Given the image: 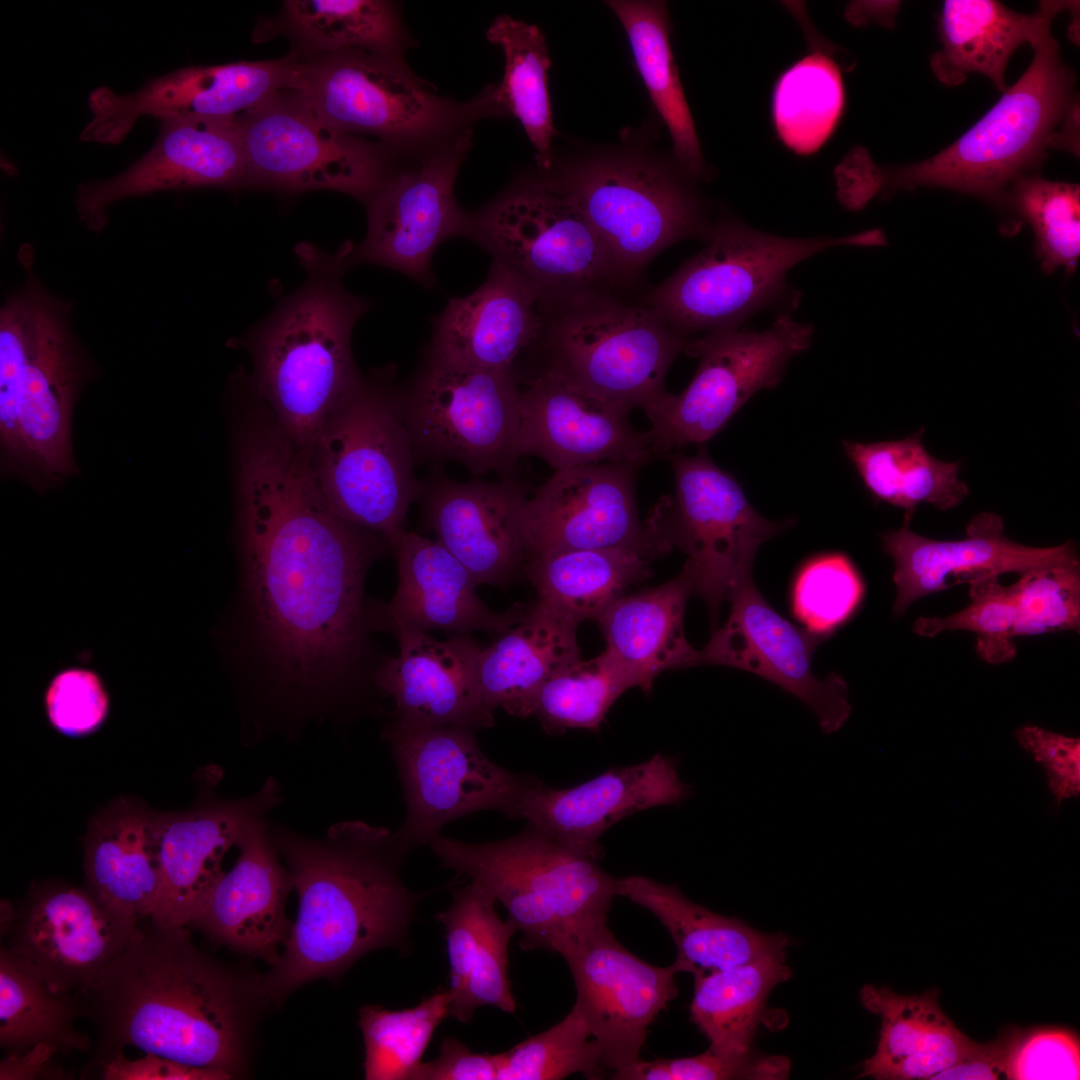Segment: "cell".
I'll use <instances>...</instances> for the list:
<instances>
[{"label": "cell", "mask_w": 1080, "mask_h": 1080, "mask_svg": "<svg viewBox=\"0 0 1080 1080\" xmlns=\"http://www.w3.org/2000/svg\"><path fill=\"white\" fill-rule=\"evenodd\" d=\"M429 346L459 363L515 369L517 357L543 331L539 295L518 274L494 260L485 282L467 296L450 299L432 320Z\"/></svg>", "instance_id": "obj_34"}, {"label": "cell", "mask_w": 1080, "mask_h": 1080, "mask_svg": "<svg viewBox=\"0 0 1080 1080\" xmlns=\"http://www.w3.org/2000/svg\"><path fill=\"white\" fill-rule=\"evenodd\" d=\"M630 688L622 669L604 650L550 677L539 692L533 716L549 734L569 729L595 731L613 703Z\"/></svg>", "instance_id": "obj_51"}, {"label": "cell", "mask_w": 1080, "mask_h": 1080, "mask_svg": "<svg viewBox=\"0 0 1080 1080\" xmlns=\"http://www.w3.org/2000/svg\"><path fill=\"white\" fill-rule=\"evenodd\" d=\"M1013 586L1016 598L1015 638L1079 630V561L1026 571L1020 574Z\"/></svg>", "instance_id": "obj_55"}, {"label": "cell", "mask_w": 1080, "mask_h": 1080, "mask_svg": "<svg viewBox=\"0 0 1080 1080\" xmlns=\"http://www.w3.org/2000/svg\"><path fill=\"white\" fill-rule=\"evenodd\" d=\"M1000 204L1033 229L1043 271L1075 270L1080 255L1079 185L1023 175L1008 187Z\"/></svg>", "instance_id": "obj_52"}, {"label": "cell", "mask_w": 1080, "mask_h": 1080, "mask_svg": "<svg viewBox=\"0 0 1080 1080\" xmlns=\"http://www.w3.org/2000/svg\"><path fill=\"white\" fill-rule=\"evenodd\" d=\"M1031 47L1033 59L1023 75L952 144L918 163L885 169L874 165V196L941 187L1000 204L1016 179L1043 162L1056 128L1078 107L1075 74L1062 61L1051 30Z\"/></svg>", "instance_id": "obj_7"}, {"label": "cell", "mask_w": 1080, "mask_h": 1080, "mask_svg": "<svg viewBox=\"0 0 1080 1080\" xmlns=\"http://www.w3.org/2000/svg\"><path fill=\"white\" fill-rule=\"evenodd\" d=\"M354 243L334 252L310 242L295 246L306 272L301 286L229 345L243 348L252 371L242 381L282 429L310 449L329 413L360 382L351 337L371 302L346 290Z\"/></svg>", "instance_id": "obj_4"}, {"label": "cell", "mask_w": 1080, "mask_h": 1080, "mask_svg": "<svg viewBox=\"0 0 1080 1080\" xmlns=\"http://www.w3.org/2000/svg\"><path fill=\"white\" fill-rule=\"evenodd\" d=\"M789 1072L790 1061L783 1056H760L752 1051L723 1054L709 1048L691 1057L638 1059L609 1076L614 1080H781Z\"/></svg>", "instance_id": "obj_57"}, {"label": "cell", "mask_w": 1080, "mask_h": 1080, "mask_svg": "<svg viewBox=\"0 0 1080 1080\" xmlns=\"http://www.w3.org/2000/svg\"><path fill=\"white\" fill-rule=\"evenodd\" d=\"M53 990L36 969L7 946L0 950V1044L19 1054L41 1044L59 1051L88 1048L75 1026L76 1003Z\"/></svg>", "instance_id": "obj_46"}, {"label": "cell", "mask_w": 1080, "mask_h": 1080, "mask_svg": "<svg viewBox=\"0 0 1080 1080\" xmlns=\"http://www.w3.org/2000/svg\"><path fill=\"white\" fill-rule=\"evenodd\" d=\"M52 727L69 737H83L106 721L110 702L100 675L89 668L71 666L57 672L44 696Z\"/></svg>", "instance_id": "obj_59"}, {"label": "cell", "mask_w": 1080, "mask_h": 1080, "mask_svg": "<svg viewBox=\"0 0 1080 1080\" xmlns=\"http://www.w3.org/2000/svg\"><path fill=\"white\" fill-rule=\"evenodd\" d=\"M617 896L649 910L667 929L677 949V972L694 977L785 952L783 933L752 929L735 917L717 914L688 899L675 884L642 875L618 878Z\"/></svg>", "instance_id": "obj_38"}, {"label": "cell", "mask_w": 1080, "mask_h": 1080, "mask_svg": "<svg viewBox=\"0 0 1080 1080\" xmlns=\"http://www.w3.org/2000/svg\"><path fill=\"white\" fill-rule=\"evenodd\" d=\"M845 104L840 68L830 56L809 54L777 79L772 121L779 139L798 155L819 150L839 124Z\"/></svg>", "instance_id": "obj_48"}, {"label": "cell", "mask_w": 1080, "mask_h": 1080, "mask_svg": "<svg viewBox=\"0 0 1080 1080\" xmlns=\"http://www.w3.org/2000/svg\"><path fill=\"white\" fill-rule=\"evenodd\" d=\"M706 246L654 288L647 305L686 344L740 329L742 323L797 293L787 280L792 267L824 250L885 244L880 230L842 237L776 236L734 218L711 224Z\"/></svg>", "instance_id": "obj_8"}, {"label": "cell", "mask_w": 1080, "mask_h": 1080, "mask_svg": "<svg viewBox=\"0 0 1080 1080\" xmlns=\"http://www.w3.org/2000/svg\"><path fill=\"white\" fill-rule=\"evenodd\" d=\"M520 397L515 369L474 367L430 348L399 391L415 455L452 460L475 475L509 471L521 456Z\"/></svg>", "instance_id": "obj_12"}, {"label": "cell", "mask_w": 1080, "mask_h": 1080, "mask_svg": "<svg viewBox=\"0 0 1080 1080\" xmlns=\"http://www.w3.org/2000/svg\"><path fill=\"white\" fill-rule=\"evenodd\" d=\"M607 5L625 29L637 70L670 133L676 160L692 179L709 176L670 45L662 1L613 0Z\"/></svg>", "instance_id": "obj_42"}, {"label": "cell", "mask_w": 1080, "mask_h": 1080, "mask_svg": "<svg viewBox=\"0 0 1080 1080\" xmlns=\"http://www.w3.org/2000/svg\"><path fill=\"white\" fill-rule=\"evenodd\" d=\"M813 335L812 325L781 312L762 331L738 329L687 343L684 352L700 358L693 379L680 394L666 392L644 409L656 457L717 435L755 393L779 384Z\"/></svg>", "instance_id": "obj_15"}, {"label": "cell", "mask_w": 1080, "mask_h": 1080, "mask_svg": "<svg viewBox=\"0 0 1080 1080\" xmlns=\"http://www.w3.org/2000/svg\"><path fill=\"white\" fill-rule=\"evenodd\" d=\"M1019 745L1040 763L1046 773L1051 793L1060 805L1080 792V740L1026 725L1018 728Z\"/></svg>", "instance_id": "obj_60"}, {"label": "cell", "mask_w": 1080, "mask_h": 1080, "mask_svg": "<svg viewBox=\"0 0 1080 1080\" xmlns=\"http://www.w3.org/2000/svg\"><path fill=\"white\" fill-rule=\"evenodd\" d=\"M863 595L861 578L842 553H827L807 561L793 590V611L805 628L828 634L856 609Z\"/></svg>", "instance_id": "obj_56"}, {"label": "cell", "mask_w": 1080, "mask_h": 1080, "mask_svg": "<svg viewBox=\"0 0 1080 1080\" xmlns=\"http://www.w3.org/2000/svg\"><path fill=\"white\" fill-rule=\"evenodd\" d=\"M554 180L596 233L617 281L680 240L705 239L711 226L688 182L645 158L594 159Z\"/></svg>", "instance_id": "obj_14"}, {"label": "cell", "mask_w": 1080, "mask_h": 1080, "mask_svg": "<svg viewBox=\"0 0 1080 1080\" xmlns=\"http://www.w3.org/2000/svg\"><path fill=\"white\" fill-rule=\"evenodd\" d=\"M648 561L626 548L571 549L529 555L524 567L537 600L581 623L648 578Z\"/></svg>", "instance_id": "obj_43"}, {"label": "cell", "mask_w": 1080, "mask_h": 1080, "mask_svg": "<svg viewBox=\"0 0 1080 1080\" xmlns=\"http://www.w3.org/2000/svg\"><path fill=\"white\" fill-rule=\"evenodd\" d=\"M67 302L35 278L0 313V465L38 494L79 473L73 412L96 366L76 340Z\"/></svg>", "instance_id": "obj_5"}, {"label": "cell", "mask_w": 1080, "mask_h": 1080, "mask_svg": "<svg viewBox=\"0 0 1080 1080\" xmlns=\"http://www.w3.org/2000/svg\"><path fill=\"white\" fill-rule=\"evenodd\" d=\"M883 550L895 564L897 588L893 614L901 616L919 598L988 576L1026 571L1079 561L1075 544L1036 548L1016 543L1004 534L1003 519L994 513L975 516L966 537L937 541L914 533L909 523L881 536Z\"/></svg>", "instance_id": "obj_30"}, {"label": "cell", "mask_w": 1080, "mask_h": 1080, "mask_svg": "<svg viewBox=\"0 0 1080 1080\" xmlns=\"http://www.w3.org/2000/svg\"><path fill=\"white\" fill-rule=\"evenodd\" d=\"M397 561L398 587L390 602L367 601L371 631L392 627L452 635L483 631L500 635L521 616L519 605L498 613L478 597V584L466 567L436 540L414 532L404 533L392 546Z\"/></svg>", "instance_id": "obj_31"}, {"label": "cell", "mask_w": 1080, "mask_h": 1080, "mask_svg": "<svg viewBox=\"0 0 1080 1080\" xmlns=\"http://www.w3.org/2000/svg\"><path fill=\"white\" fill-rule=\"evenodd\" d=\"M495 902L471 881L456 890L451 905L436 915L446 932L449 1016L463 1023L482 1006L506 1013L516 1009L508 978V945L518 931L508 918L499 917Z\"/></svg>", "instance_id": "obj_37"}, {"label": "cell", "mask_w": 1080, "mask_h": 1080, "mask_svg": "<svg viewBox=\"0 0 1080 1080\" xmlns=\"http://www.w3.org/2000/svg\"><path fill=\"white\" fill-rule=\"evenodd\" d=\"M81 994L110 1056L130 1046L231 1078L243 1066L244 987L196 948L186 927L139 923Z\"/></svg>", "instance_id": "obj_3"}, {"label": "cell", "mask_w": 1080, "mask_h": 1080, "mask_svg": "<svg viewBox=\"0 0 1080 1080\" xmlns=\"http://www.w3.org/2000/svg\"><path fill=\"white\" fill-rule=\"evenodd\" d=\"M574 979L575 1006L595 1041L603 1069L640 1059L648 1028L678 995L677 972L651 965L622 946L608 927L562 956Z\"/></svg>", "instance_id": "obj_23"}, {"label": "cell", "mask_w": 1080, "mask_h": 1080, "mask_svg": "<svg viewBox=\"0 0 1080 1080\" xmlns=\"http://www.w3.org/2000/svg\"><path fill=\"white\" fill-rule=\"evenodd\" d=\"M270 777L253 795L224 800L206 795L191 808L159 813V889L151 919L187 927L225 873L222 862L247 831L280 802Z\"/></svg>", "instance_id": "obj_26"}, {"label": "cell", "mask_w": 1080, "mask_h": 1080, "mask_svg": "<svg viewBox=\"0 0 1080 1080\" xmlns=\"http://www.w3.org/2000/svg\"><path fill=\"white\" fill-rule=\"evenodd\" d=\"M247 185V165L236 120L162 121L154 145L122 173L79 184L80 220L100 231L108 208L122 199L158 191Z\"/></svg>", "instance_id": "obj_27"}, {"label": "cell", "mask_w": 1080, "mask_h": 1080, "mask_svg": "<svg viewBox=\"0 0 1080 1080\" xmlns=\"http://www.w3.org/2000/svg\"><path fill=\"white\" fill-rule=\"evenodd\" d=\"M466 237L525 280L542 304L617 281L596 233L554 179L511 188L469 216Z\"/></svg>", "instance_id": "obj_13"}, {"label": "cell", "mask_w": 1080, "mask_h": 1080, "mask_svg": "<svg viewBox=\"0 0 1080 1080\" xmlns=\"http://www.w3.org/2000/svg\"><path fill=\"white\" fill-rule=\"evenodd\" d=\"M1070 3L1042 1L1037 11L1023 14L995 0L944 1L938 21L942 46L930 60L934 75L957 86L969 73H981L1004 93L1006 67L1015 50L1037 42Z\"/></svg>", "instance_id": "obj_40"}, {"label": "cell", "mask_w": 1080, "mask_h": 1080, "mask_svg": "<svg viewBox=\"0 0 1080 1080\" xmlns=\"http://www.w3.org/2000/svg\"><path fill=\"white\" fill-rule=\"evenodd\" d=\"M637 470L610 462L555 470L526 501V557L557 550L626 548L650 560L668 552L640 523Z\"/></svg>", "instance_id": "obj_22"}, {"label": "cell", "mask_w": 1080, "mask_h": 1080, "mask_svg": "<svg viewBox=\"0 0 1080 1080\" xmlns=\"http://www.w3.org/2000/svg\"><path fill=\"white\" fill-rule=\"evenodd\" d=\"M1006 1046V1029L990 1042L974 1041L960 1062L939 1072L932 1079L994 1080L1004 1078Z\"/></svg>", "instance_id": "obj_63"}, {"label": "cell", "mask_w": 1080, "mask_h": 1080, "mask_svg": "<svg viewBox=\"0 0 1080 1080\" xmlns=\"http://www.w3.org/2000/svg\"><path fill=\"white\" fill-rule=\"evenodd\" d=\"M932 988L921 995H901L866 984L863 1006L881 1018L875 1054L862 1064L861 1077L878 1080L932 1079L957 1064L972 1043L946 1016Z\"/></svg>", "instance_id": "obj_41"}, {"label": "cell", "mask_w": 1080, "mask_h": 1080, "mask_svg": "<svg viewBox=\"0 0 1080 1080\" xmlns=\"http://www.w3.org/2000/svg\"><path fill=\"white\" fill-rule=\"evenodd\" d=\"M664 458L673 469L676 495L655 507L646 527L668 552L676 547L687 555L681 571L693 594L706 603L715 629L723 602L753 580L759 547L795 521L760 515L703 446L692 456L669 453Z\"/></svg>", "instance_id": "obj_11"}, {"label": "cell", "mask_w": 1080, "mask_h": 1080, "mask_svg": "<svg viewBox=\"0 0 1080 1080\" xmlns=\"http://www.w3.org/2000/svg\"><path fill=\"white\" fill-rule=\"evenodd\" d=\"M970 604L946 617H919L913 624L916 634L935 637L944 631L964 630L977 636L976 652L989 664H1002L1016 655L1014 586H1004L998 576L969 583Z\"/></svg>", "instance_id": "obj_54"}, {"label": "cell", "mask_w": 1080, "mask_h": 1080, "mask_svg": "<svg viewBox=\"0 0 1080 1080\" xmlns=\"http://www.w3.org/2000/svg\"><path fill=\"white\" fill-rule=\"evenodd\" d=\"M545 364L605 398L643 410L667 391L665 377L686 341L648 305L607 290L539 304Z\"/></svg>", "instance_id": "obj_10"}, {"label": "cell", "mask_w": 1080, "mask_h": 1080, "mask_svg": "<svg viewBox=\"0 0 1080 1080\" xmlns=\"http://www.w3.org/2000/svg\"><path fill=\"white\" fill-rule=\"evenodd\" d=\"M318 486L344 520L391 548L419 497L415 452L390 371L363 376L329 413L309 449Z\"/></svg>", "instance_id": "obj_9"}, {"label": "cell", "mask_w": 1080, "mask_h": 1080, "mask_svg": "<svg viewBox=\"0 0 1080 1080\" xmlns=\"http://www.w3.org/2000/svg\"><path fill=\"white\" fill-rule=\"evenodd\" d=\"M425 519L436 541L478 585L503 584L525 563L523 513L527 497L511 480L421 483Z\"/></svg>", "instance_id": "obj_32"}, {"label": "cell", "mask_w": 1080, "mask_h": 1080, "mask_svg": "<svg viewBox=\"0 0 1080 1080\" xmlns=\"http://www.w3.org/2000/svg\"><path fill=\"white\" fill-rule=\"evenodd\" d=\"M630 411L544 364L521 390L520 455L555 470L601 461L639 469L657 457L650 432L632 427Z\"/></svg>", "instance_id": "obj_24"}, {"label": "cell", "mask_w": 1080, "mask_h": 1080, "mask_svg": "<svg viewBox=\"0 0 1080 1080\" xmlns=\"http://www.w3.org/2000/svg\"><path fill=\"white\" fill-rule=\"evenodd\" d=\"M790 976L785 952L696 976L690 1019L711 1050L748 1053L770 992Z\"/></svg>", "instance_id": "obj_45"}, {"label": "cell", "mask_w": 1080, "mask_h": 1080, "mask_svg": "<svg viewBox=\"0 0 1080 1080\" xmlns=\"http://www.w3.org/2000/svg\"><path fill=\"white\" fill-rule=\"evenodd\" d=\"M159 812L120 796L90 821L84 838L86 889L110 913L138 924L159 889Z\"/></svg>", "instance_id": "obj_35"}, {"label": "cell", "mask_w": 1080, "mask_h": 1080, "mask_svg": "<svg viewBox=\"0 0 1080 1080\" xmlns=\"http://www.w3.org/2000/svg\"><path fill=\"white\" fill-rule=\"evenodd\" d=\"M231 1077L218 1070L199 1068L153 1053L137 1059L127 1058L122 1051L104 1063L103 1079L107 1080H225Z\"/></svg>", "instance_id": "obj_62"}, {"label": "cell", "mask_w": 1080, "mask_h": 1080, "mask_svg": "<svg viewBox=\"0 0 1080 1080\" xmlns=\"http://www.w3.org/2000/svg\"><path fill=\"white\" fill-rule=\"evenodd\" d=\"M693 594L687 575L650 589L623 595L595 621L606 641L605 651L622 669L631 687L649 693L663 671L699 665V650L684 633V614Z\"/></svg>", "instance_id": "obj_39"}, {"label": "cell", "mask_w": 1080, "mask_h": 1080, "mask_svg": "<svg viewBox=\"0 0 1080 1080\" xmlns=\"http://www.w3.org/2000/svg\"><path fill=\"white\" fill-rule=\"evenodd\" d=\"M692 794L693 787L679 776L677 758L657 753L569 788H551L536 778L511 818L524 819L527 826L598 860L600 837L612 825L650 808L679 805Z\"/></svg>", "instance_id": "obj_28"}, {"label": "cell", "mask_w": 1080, "mask_h": 1080, "mask_svg": "<svg viewBox=\"0 0 1080 1080\" xmlns=\"http://www.w3.org/2000/svg\"><path fill=\"white\" fill-rule=\"evenodd\" d=\"M298 61L296 55L290 54L270 60L185 67L151 79L128 94L97 87L88 97L92 118L80 139L118 144L144 116L161 122L236 120L276 93L289 90Z\"/></svg>", "instance_id": "obj_20"}, {"label": "cell", "mask_w": 1080, "mask_h": 1080, "mask_svg": "<svg viewBox=\"0 0 1080 1080\" xmlns=\"http://www.w3.org/2000/svg\"><path fill=\"white\" fill-rule=\"evenodd\" d=\"M312 111L348 134L391 140L437 127L446 103L391 52L349 50L299 59L291 88Z\"/></svg>", "instance_id": "obj_18"}, {"label": "cell", "mask_w": 1080, "mask_h": 1080, "mask_svg": "<svg viewBox=\"0 0 1080 1080\" xmlns=\"http://www.w3.org/2000/svg\"><path fill=\"white\" fill-rule=\"evenodd\" d=\"M470 145V132L463 131L420 166L385 178L367 200V232L353 246L350 267L380 265L424 287L435 285V250L450 238L467 236L469 215L456 201L454 184Z\"/></svg>", "instance_id": "obj_19"}, {"label": "cell", "mask_w": 1080, "mask_h": 1080, "mask_svg": "<svg viewBox=\"0 0 1080 1080\" xmlns=\"http://www.w3.org/2000/svg\"><path fill=\"white\" fill-rule=\"evenodd\" d=\"M497 1080H559L574 1073L604 1078L598 1047L573 1006L556 1025L498 1053Z\"/></svg>", "instance_id": "obj_53"}, {"label": "cell", "mask_w": 1080, "mask_h": 1080, "mask_svg": "<svg viewBox=\"0 0 1080 1080\" xmlns=\"http://www.w3.org/2000/svg\"><path fill=\"white\" fill-rule=\"evenodd\" d=\"M233 459L244 686L269 710L326 715L373 684L365 579L391 546L330 508L308 450L287 436L250 438Z\"/></svg>", "instance_id": "obj_1"}, {"label": "cell", "mask_w": 1080, "mask_h": 1080, "mask_svg": "<svg viewBox=\"0 0 1080 1080\" xmlns=\"http://www.w3.org/2000/svg\"><path fill=\"white\" fill-rule=\"evenodd\" d=\"M1004 1078L1079 1079L1078 1035L1060 1027L1007 1028Z\"/></svg>", "instance_id": "obj_58"}, {"label": "cell", "mask_w": 1080, "mask_h": 1080, "mask_svg": "<svg viewBox=\"0 0 1080 1080\" xmlns=\"http://www.w3.org/2000/svg\"><path fill=\"white\" fill-rule=\"evenodd\" d=\"M923 430L893 441L860 443L843 441L844 451L865 488L878 501L905 510L910 521L916 507L928 503L945 511L968 495L959 479L960 462H943L922 444Z\"/></svg>", "instance_id": "obj_44"}, {"label": "cell", "mask_w": 1080, "mask_h": 1080, "mask_svg": "<svg viewBox=\"0 0 1080 1080\" xmlns=\"http://www.w3.org/2000/svg\"><path fill=\"white\" fill-rule=\"evenodd\" d=\"M286 859L298 913L272 972L257 990L282 995L307 981L333 977L407 931L422 894L400 876L408 852L396 831L362 821L331 826L322 839L282 827L271 831Z\"/></svg>", "instance_id": "obj_2"}, {"label": "cell", "mask_w": 1080, "mask_h": 1080, "mask_svg": "<svg viewBox=\"0 0 1080 1080\" xmlns=\"http://www.w3.org/2000/svg\"><path fill=\"white\" fill-rule=\"evenodd\" d=\"M729 601V617L699 650V665H725L754 673L805 704L824 734L839 731L852 713L847 683L836 673L819 678L812 670L813 654L828 634L785 619L753 580L743 584Z\"/></svg>", "instance_id": "obj_21"}, {"label": "cell", "mask_w": 1080, "mask_h": 1080, "mask_svg": "<svg viewBox=\"0 0 1080 1080\" xmlns=\"http://www.w3.org/2000/svg\"><path fill=\"white\" fill-rule=\"evenodd\" d=\"M399 652L377 664L373 686L395 701L393 718L416 725L489 728L494 715L484 706L478 683L483 648L470 635L437 640L427 631L387 630Z\"/></svg>", "instance_id": "obj_29"}, {"label": "cell", "mask_w": 1080, "mask_h": 1080, "mask_svg": "<svg viewBox=\"0 0 1080 1080\" xmlns=\"http://www.w3.org/2000/svg\"><path fill=\"white\" fill-rule=\"evenodd\" d=\"M58 1051L53 1045L41 1043L19 1054H7L0 1064V1079H35L47 1069Z\"/></svg>", "instance_id": "obj_64"}, {"label": "cell", "mask_w": 1080, "mask_h": 1080, "mask_svg": "<svg viewBox=\"0 0 1080 1080\" xmlns=\"http://www.w3.org/2000/svg\"><path fill=\"white\" fill-rule=\"evenodd\" d=\"M238 849L236 863L215 884L190 926L274 965L291 929L285 915L289 874L278 860L265 819L247 831Z\"/></svg>", "instance_id": "obj_33"}, {"label": "cell", "mask_w": 1080, "mask_h": 1080, "mask_svg": "<svg viewBox=\"0 0 1080 1080\" xmlns=\"http://www.w3.org/2000/svg\"><path fill=\"white\" fill-rule=\"evenodd\" d=\"M138 924L110 913L87 889L54 883L35 886L4 928L7 947L53 990L69 994L96 983Z\"/></svg>", "instance_id": "obj_25"}, {"label": "cell", "mask_w": 1080, "mask_h": 1080, "mask_svg": "<svg viewBox=\"0 0 1080 1080\" xmlns=\"http://www.w3.org/2000/svg\"><path fill=\"white\" fill-rule=\"evenodd\" d=\"M579 622L537 600L488 647L483 648L478 683L485 708L518 717L533 716L546 681L578 661Z\"/></svg>", "instance_id": "obj_36"}, {"label": "cell", "mask_w": 1080, "mask_h": 1080, "mask_svg": "<svg viewBox=\"0 0 1080 1080\" xmlns=\"http://www.w3.org/2000/svg\"><path fill=\"white\" fill-rule=\"evenodd\" d=\"M498 1054L477 1053L453 1037H445L439 1055L422 1062L412 1080H497Z\"/></svg>", "instance_id": "obj_61"}, {"label": "cell", "mask_w": 1080, "mask_h": 1080, "mask_svg": "<svg viewBox=\"0 0 1080 1080\" xmlns=\"http://www.w3.org/2000/svg\"><path fill=\"white\" fill-rule=\"evenodd\" d=\"M430 846L442 865L487 890L522 933L524 950L563 956L608 927L617 881L597 859L527 827L509 838L470 843L442 836Z\"/></svg>", "instance_id": "obj_6"}, {"label": "cell", "mask_w": 1080, "mask_h": 1080, "mask_svg": "<svg viewBox=\"0 0 1080 1080\" xmlns=\"http://www.w3.org/2000/svg\"><path fill=\"white\" fill-rule=\"evenodd\" d=\"M450 997L439 989L417 1006L388 1010L368 1005L359 1011L368 1080H412L433 1034L449 1016Z\"/></svg>", "instance_id": "obj_50"}, {"label": "cell", "mask_w": 1080, "mask_h": 1080, "mask_svg": "<svg viewBox=\"0 0 1080 1080\" xmlns=\"http://www.w3.org/2000/svg\"><path fill=\"white\" fill-rule=\"evenodd\" d=\"M382 738L404 791L406 815L396 833L408 851L430 844L447 823L474 812L494 810L510 818L536 780L490 760L469 729L392 718Z\"/></svg>", "instance_id": "obj_16"}, {"label": "cell", "mask_w": 1080, "mask_h": 1080, "mask_svg": "<svg viewBox=\"0 0 1080 1080\" xmlns=\"http://www.w3.org/2000/svg\"><path fill=\"white\" fill-rule=\"evenodd\" d=\"M283 29L313 53L349 50L391 52L400 42L396 14L379 0H289Z\"/></svg>", "instance_id": "obj_49"}, {"label": "cell", "mask_w": 1080, "mask_h": 1080, "mask_svg": "<svg viewBox=\"0 0 1080 1080\" xmlns=\"http://www.w3.org/2000/svg\"><path fill=\"white\" fill-rule=\"evenodd\" d=\"M487 38L501 46L505 55L503 80L487 100L519 120L536 150L538 164L548 169L556 130L547 88L551 61L545 38L537 26L506 15L494 20Z\"/></svg>", "instance_id": "obj_47"}, {"label": "cell", "mask_w": 1080, "mask_h": 1080, "mask_svg": "<svg viewBox=\"0 0 1080 1080\" xmlns=\"http://www.w3.org/2000/svg\"><path fill=\"white\" fill-rule=\"evenodd\" d=\"M247 185L332 190L368 200L386 176L367 142L329 125L283 90L236 119Z\"/></svg>", "instance_id": "obj_17"}]
</instances>
